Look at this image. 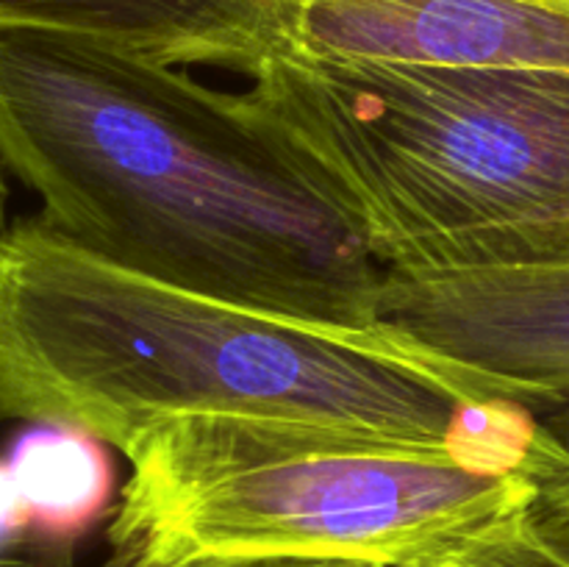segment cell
Returning a JSON list of instances; mask_svg holds the SVG:
<instances>
[{
	"label": "cell",
	"instance_id": "7a4b0ae2",
	"mask_svg": "<svg viewBox=\"0 0 569 567\" xmlns=\"http://www.w3.org/2000/svg\"><path fill=\"white\" fill-rule=\"evenodd\" d=\"M487 398L522 400L381 326L276 315L144 276L39 215L0 237V422H67L117 450L194 417L445 445L456 411Z\"/></svg>",
	"mask_w": 569,
	"mask_h": 567
},
{
	"label": "cell",
	"instance_id": "7c38bea8",
	"mask_svg": "<svg viewBox=\"0 0 569 567\" xmlns=\"http://www.w3.org/2000/svg\"><path fill=\"white\" fill-rule=\"evenodd\" d=\"M9 228V187H6V170L0 165V237Z\"/></svg>",
	"mask_w": 569,
	"mask_h": 567
},
{
	"label": "cell",
	"instance_id": "8fae6325",
	"mask_svg": "<svg viewBox=\"0 0 569 567\" xmlns=\"http://www.w3.org/2000/svg\"><path fill=\"white\" fill-rule=\"evenodd\" d=\"M170 567H365V565H337V561H283V559H203Z\"/></svg>",
	"mask_w": 569,
	"mask_h": 567
},
{
	"label": "cell",
	"instance_id": "3957f363",
	"mask_svg": "<svg viewBox=\"0 0 569 567\" xmlns=\"http://www.w3.org/2000/svg\"><path fill=\"white\" fill-rule=\"evenodd\" d=\"M250 81L383 270L569 256V76L264 59Z\"/></svg>",
	"mask_w": 569,
	"mask_h": 567
},
{
	"label": "cell",
	"instance_id": "6da1fadb",
	"mask_svg": "<svg viewBox=\"0 0 569 567\" xmlns=\"http://www.w3.org/2000/svg\"><path fill=\"white\" fill-rule=\"evenodd\" d=\"M0 165L50 228L276 315L372 328L383 267L242 94L98 37L0 28Z\"/></svg>",
	"mask_w": 569,
	"mask_h": 567
},
{
	"label": "cell",
	"instance_id": "52a82bcc",
	"mask_svg": "<svg viewBox=\"0 0 569 567\" xmlns=\"http://www.w3.org/2000/svg\"><path fill=\"white\" fill-rule=\"evenodd\" d=\"M28 528L39 537L78 543L114 500L109 445L67 422H28L3 454Z\"/></svg>",
	"mask_w": 569,
	"mask_h": 567
},
{
	"label": "cell",
	"instance_id": "8992f818",
	"mask_svg": "<svg viewBox=\"0 0 569 567\" xmlns=\"http://www.w3.org/2000/svg\"><path fill=\"white\" fill-rule=\"evenodd\" d=\"M376 322L533 409L569 406V256L470 270H383Z\"/></svg>",
	"mask_w": 569,
	"mask_h": 567
},
{
	"label": "cell",
	"instance_id": "ba28073f",
	"mask_svg": "<svg viewBox=\"0 0 569 567\" xmlns=\"http://www.w3.org/2000/svg\"><path fill=\"white\" fill-rule=\"evenodd\" d=\"M226 0H0V28L67 31L167 64H192L217 39Z\"/></svg>",
	"mask_w": 569,
	"mask_h": 567
},
{
	"label": "cell",
	"instance_id": "277c9868",
	"mask_svg": "<svg viewBox=\"0 0 569 567\" xmlns=\"http://www.w3.org/2000/svg\"><path fill=\"white\" fill-rule=\"evenodd\" d=\"M111 567L203 559L442 567L545 487L448 445L287 420L194 417L133 437Z\"/></svg>",
	"mask_w": 569,
	"mask_h": 567
},
{
	"label": "cell",
	"instance_id": "9c48e42d",
	"mask_svg": "<svg viewBox=\"0 0 569 567\" xmlns=\"http://www.w3.org/2000/svg\"><path fill=\"white\" fill-rule=\"evenodd\" d=\"M442 567H569V509L545 487Z\"/></svg>",
	"mask_w": 569,
	"mask_h": 567
},
{
	"label": "cell",
	"instance_id": "4fadbf2b",
	"mask_svg": "<svg viewBox=\"0 0 569 567\" xmlns=\"http://www.w3.org/2000/svg\"><path fill=\"white\" fill-rule=\"evenodd\" d=\"M548 493L553 495V498L559 500L561 506H567V509H569V470L565 472V476L559 478V481H553V484H550V487H548Z\"/></svg>",
	"mask_w": 569,
	"mask_h": 567
},
{
	"label": "cell",
	"instance_id": "5b68a950",
	"mask_svg": "<svg viewBox=\"0 0 569 567\" xmlns=\"http://www.w3.org/2000/svg\"><path fill=\"white\" fill-rule=\"evenodd\" d=\"M264 59L569 76V0H242Z\"/></svg>",
	"mask_w": 569,
	"mask_h": 567
},
{
	"label": "cell",
	"instance_id": "30bf717a",
	"mask_svg": "<svg viewBox=\"0 0 569 567\" xmlns=\"http://www.w3.org/2000/svg\"><path fill=\"white\" fill-rule=\"evenodd\" d=\"M0 567H78L76 543H59L37 534L0 543Z\"/></svg>",
	"mask_w": 569,
	"mask_h": 567
}]
</instances>
